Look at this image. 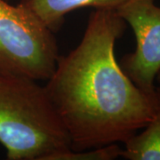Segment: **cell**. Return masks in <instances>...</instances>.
Instances as JSON below:
<instances>
[{"label": "cell", "mask_w": 160, "mask_h": 160, "mask_svg": "<svg viewBox=\"0 0 160 160\" xmlns=\"http://www.w3.org/2000/svg\"><path fill=\"white\" fill-rule=\"evenodd\" d=\"M126 29L116 10L96 9L78 46L59 56L45 86L71 150L125 143L160 111V89L147 92L121 69L115 44Z\"/></svg>", "instance_id": "6da1fadb"}, {"label": "cell", "mask_w": 160, "mask_h": 160, "mask_svg": "<svg viewBox=\"0 0 160 160\" xmlns=\"http://www.w3.org/2000/svg\"><path fill=\"white\" fill-rule=\"evenodd\" d=\"M0 143L10 160H55L70 139L38 81L0 74Z\"/></svg>", "instance_id": "7a4b0ae2"}, {"label": "cell", "mask_w": 160, "mask_h": 160, "mask_svg": "<svg viewBox=\"0 0 160 160\" xmlns=\"http://www.w3.org/2000/svg\"><path fill=\"white\" fill-rule=\"evenodd\" d=\"M59 56L51 29L21 4L0 0V74L46 81Z\"/></svg>", "instance_id": "3957f363"}, {"label": "cell", "mask_w": 160, "mask_h": 160, "mask_svg": "<svg viewBox=\"0 0 160 160\" xmlns=\"http://www.w3.org/2000/svg\"><path fill=\"white\" fill-rule=\"evenodd\" d=\"M116 12L130 24L136 38L135 50L123 56L120 67L139 88L154 92L160 70V7L156 0H126Z\"/></svg>", "instance_id": "277c9868"}, {"label": "cell", "mask_w": 160, "mask_h": 160, "mask_svg": "<svg viewBox=\"0 0 160 160\" xmlns=\"http://www.w3.org/2000/svg\"><path fill=\"white\" fill-rule=\"evenodd\" d=\"M126 0H22L20 4L32 12L52 32L60 29L69 12L83 7L117 10Z\"/></svg>", "instance_id": "5b68a950"}, {"label": "cell", "mask_w": 160, "mask_h": 160, "mask_svg": "<svg viewBox=\"0 0 160 160\" xmlns=\"http://www.w3.org/2000/svg\"><path fill=\"white\" fill-rule=\"evenodd\" d=\"M144 128L125 142L121 157L129 160H160V111Z\"/></svg>", "instance_id": "8992f818"}, {"label": "cell", "mask_w": 160, "mask_h": 160, "mask_svg": "<svg viewBox=\"0 0 160 160\" xmlns=\"http://www.w3.org/2000/svg\"><path fill=\"white\" fill-rule=\"evenodd\" d=\"M122 149L118 143L106 145L96 149L80 151L69 150L56 157L55 160H112L121 157Z\"/></svg>", "instance_id": "52a82bcc"}, {"label": "cell", "mask_w": 160, "mask_h": 160, "mask_svg": "<svg viewBox=\"0 0 160 160\" xmlns=\"http://www.w3.org/2000/svg\"><path fill=\"white\" fill-rule=\"evenodd\" d=\"M156 78L158 79V83L160 84V70L158 71V75H157V77H156ZM160 89V88H159Z\"/></svg>", "instance_id": "ba28073f"}]
</instances>
